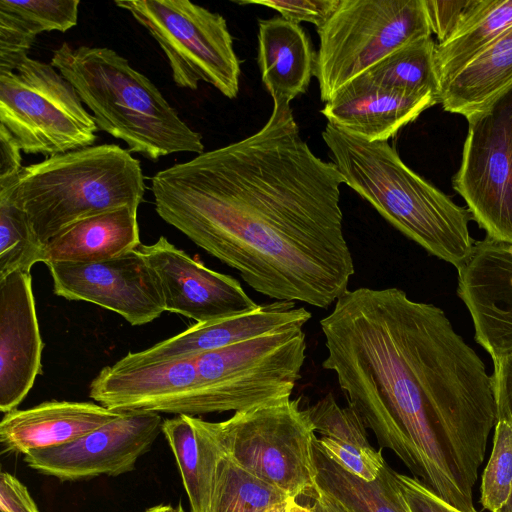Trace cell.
Instances as JSON below:
<instances>
[{
	"label": "cell",
	"mask_w": 512,
	"mask_h": 512,
	"mask_svg": "<svg viewBox=\"0 0 512 512\" xmlns=\"http://www.w3.org/2000/svg\"><path fill=\"white\" fill-rule=\"evenodd\" d=\"M157 214L273 300L327 308L355 272L332 161L301 137L290 104L273 101L256 133L158 171Z\"/></svg>",
	"instance_id": "1"
},
{
	"label": "cell",
	"mask_w": 512,
	"mask_h": 512,
	"mask_svg": "<svg viewBox=\"0 0 512 512\" xmlns=\"http://www.w3.org/2000/svg\"><path fill=\"white\" fill-rule=\"evenodd\" d=\"M347 403L447 503L477 512L473 487L496 422L491 376L444 311L396 288L347 290L320 320Z\"/></svg>",
	"instance_id": "2"
},
{
	"label": "cell",
	"mask_w": 512,
	"mask_h": 512,
	"mask_svg": "<svg viewBox=\"0 0 512 512\" xmlns=\"http://www.w3.org/2000/svg\"><path fill=\"white\" fill-rule=\"evenodd\" d=\"M322 138L345 184L394 228L456 268L468 259L475 242L469 209L412 171L388 141H367L330 123Z\"/></svg>",
	"instance_id": "3"
},
{
	"label": "cell",
	"mask_w": 512,
	"mask_h": 512,
	"mask_svg": "<svg viewBox=\"0 0 512 512\" xmlns=\"http://www.w3.org/2000/svg\"><path fill=\"white\" fill-rule=\"evenodd\" d=\"M50 63L75 88L98 129L125 142L130 152L152 161L175 153L204 152L201 134L115 50L63 42Z\"/></svg>",
	"instance_id": "4"
},
{
	"label": "cell",
	"mask_w": 512,
	"mask_h": 512,
	"mask_svg": "<svg viewBox=\"0 0 512 512\" xmlns=\"http://www.w3.org/2000/svg\"><path fill=\"white\" fill-rule=\"evenodd\" d=\"M0 187L25 212L42 245L84 218L125 206L138 210L146 190L140 162L115 144L46 157Z\"/></svg>",
	"instance_id": "5"
},
{
	"label": "cell",
	"mask_w": 512,
	"mask_h": 512,
	"mask_svg": "<svg viewBox=\"0 0 512 512\" xmlns=\"http://www.w3.org/2000/svg\"><path fill=\"white\" fill-rule=\"evenodd\" d=\"M316 31L314 76L323 102L391 53L431 36L424 0H341Z\"/></svg>",
	"instance_id": "6"
},
{
	"label": "cell",
	"mask_w": 512,
	"mask_h": 512,
	"mask_svg": "<svg viewBox=\"0 0 512 512\" xmlns=\"http://www.w3.org/2000/svg\"><path fill=\"white\" fill-rule=\"evenodd\" d=\"M301 399H285L235 412L212 422L224 453L290 498L317 490L313 442L316 432Z\"/></svg>",
	"instance_id": "7"
},
{
	"label": "cell",
	"mask_w": 512,
	"mask_h": 512,
	"mask_svg": "<svg viewBox=\"0 0 512 512\" xmlns=\"http://www.w3.org/2000/svg\"><path fill=\"white\" fill-rule=\"evenodd\" d=\"M0 124L24 153L45 157L92 146L99 130L72 84L51 63L29 57L0 73Z\"/></svg>",
	"instance_id": "8"
},
{
	"label": "cell",
	"mask_w": 512,
	"mask_h": 512,
	"mask_svg": "<svg viewBox=\"0 0 512 512\" xmlns=\"http://www.w3.org/2000/svg\"><path fill=\"white\" fill-rule=\"evenodd\" d=\"M131 13L167 57L174 83L196 90L200 81L225 97L239 92L240 60L225 18L188 0L115 1Z\"/></svg>",
	"instance_id": "9"
},
{
	"label": "cell",
	"mask_w": 512,
	"mask_h": 512,
	"mask_svg": "<svg viewBox=\"0 0 512 512\" xmlns=\"http://www.w3.org/2000/svg\"><path fill=\"white\" fill-rule=\"evenodd\" d=\"M467 121L453 188L486 236L512 244V87Z\"/></svg>",
	"instance_id": "10"
},
{
	"label": "cell",
	"mask_w": 512,
	"mask_h": 512,
	"mask_svg": "<svg viewBox=\"0 0 512 512\" xmlns=\"http://www.w3.org/2000/svg\"><path fill=\"white\" fill-rule=\"evenodd\" d=\"M46 265L57 296L96 304L132 326L150 323L166 311L157 276L138 249L102 261Z\"/></svg>",
	"instance_id": "11"
},
{
	"label": "cell",
	"mask_w": 512,
	"mask_h": 512,
	"mask_svg": "<svg viewBox=\"0 0 512 512\" xmlns=\"http://www.w3.org/2000/svg\"><path fill=\"white\" fill-rule=\"evenodd\" d=\"M159 413L122 412L116 419L67 444L32 450L24 462L60 481H81L101 475L118 476L135 469L162 432Z\"/></svg>",
	"instance_id": "12"
},
{
	"label": "cell",
	"mask_w": 512,
	"mask_h": 512,
	"mask_svg": "<svg viewBox=\"0 0 512 512\" xmlns=\"http://www.w3.org/2000/svg\"><path fill=\"white\" fill-rule=\"evenodd\" d=\"M89 396L117 412L194 417L213 413L199 382L195 357L125 368L105 366L91 381Z\"/></svg>",
	"instance_id": "13"
},
{
	"label": "cell",
	"mask_w": 512,
	"mask_h": 512,
	"mask_svg": "<svg viewBox=\"0 0 512 512\" xmlns=\"http://www.w3.org/2000/svg\"><path fill=\"white\" fill-rule=\"evenodd\" d=\"M138 250L157 276L166 311L206 323L258 306L237 279L206 267L164 236Z\"/></svg>",
	"instance_id": "14"
},
{
	"label": "cell",
	"mask_w": 512,
	"mask_h": 512,
	"mask_svg": "<svg viewBox=\"0 0 512 512\" xmlns=\"http://www.w3.org/2000/svg\"><path fill=\"white\" fill-rule=\"evenodd\" d=\"M457 295L492 360L512 353V244L486 236L457 268Z\"/></svg>",
	"instance_id": "15"
},
{
	"label": "cell",
	"mask_w": 512,
	"mask_h": 512,
	"mask_svg": "<svg viewBox=\"0 0 512 512\" xmlns=\"http://www.w3.org/2000/svg\"><path fill=\"white\" fill-rule=\"evenodd\" d=\"M43 341L31 272L0 279V410L17 409L42 371Z\"/></svg>",
	"instance_id": "16"
},
{
	"label": "cell",
	"mask_w": 512,
	"mask_h": 512,
	"mask_svg": "<svg viewBox=\"0 0 512 512\" xmlns=\"http://www.w3.org/2000/svg\"><path fill=\"white\" fill-rule=\"evenodd\" d=\"M311 316L295 302L274 300L235 316L197 323L145 350L129 352L114 365L125 368L196 357L269 333L303 328Z\"/></svg>",
	"instance_id": "17"
},
{
	"label": "cell",
	"mask_w": 512,
	"mask_h": 512,
	"mask_svg": "<svg viewBox=\"0 0 512 512\" xmlns=\"http://www.w3.org/2000/svg\"><path fill=\"white\" fill-rule=\"evenodd\" d=\"M439 104L433 95L384 89L358 78L341 88L321 113L328 123L367 141H388L424 110Z\"/></svg>",
	"instance_id": "18"
},
{
	"label": "cell",
	"mask_w": 512,
	"mask_h": 512,
	"mask_svg": "<svg viewBox=\"0 0 512 512\" xmlns=\"http://www.w3.org/2000/svg\"><path fill=\"white\" fill-rule=\"evenodd\" d=\"M122 412L100 404L46 401L5 413L0 422L2 454H23L72 442L116 419Z\"/></svg>",
	"instance_id": "19"
},
{
	"label": "cell",
	"mask_w": 512,
	"mask_h": 512,
	"mask_svg": "<svg viewBox=\"0 0 512 512\" xmlns=\"http://www.w3.org/2000/svg\"><path fill=\"white\" fill-rule=\"evenodd\" d=\"M257 62L273 101L304 94L315 72L316 53L304 29L282 17L259 20Z\"/></svg>",
	"instance_id": "20"
},
{
	"label": "cell",
	"mask_w": 512,
	"mask_h": 512,
	"mask_svg": "<svg viewBox=\"0 0 512 512\" xmlns=\"http://www.w3.org/2000/svg\"><path fill=\"white\" fill-rule=\"evenodd\" d=\"M137 211L125 206L73 223L43 245L41 262H95L138 249Z\"/></svg>",
	"instance_id": "21"
},
{
	"label": "cell",
	"mask_w": 512,
	"mask_h": 512,
	"mask_svg": "<svg viewBox=\"0 0 512 512\" xmlns=\"http://www.w3.org/2000/svg\"><path fill=\"white\" fill-rule=\"evenodd\" d=\"M306 410L319 434L317 442L330 458L365 481L377 478L386 461L381 449L370 444L367 428L352 407H341L327 394Z\"/></svg>",
	"instance_id": "22"
},
{
	"label": "cell",
	"mask_w": 512,
	"mask_h": 512,
	"mask_svg": "<svg viewBox=\"0 0 512 512\" xmlns=\"http://www.w3.org/2000/svg\"><path fill=\"white\" fill-rule=\"evenodd\" d=\"M162 433L177 462L191 512H207L216 466L224 455L212 422L177 415L163 421Z\"/></svg>",
	"instance_id": "23"
},
{
	"label": "cell",
	"mask_w": 512,
	"mask_h": 512,
	"mask_svg": "<svg viewBox=\"0 0 512 512\" xmlns=\"http://www.w3.org/2000/svg\"><path fill=\"white\" fill-rule=\"evenodd\" d=\"M512 87V26L465 66L442 90L439 104L466 119Z\"/></svg>",
	"instance_id": "24"
},
{
	"label": "cell",
	"mask_w": 512,
	"mask_h": 512,
	"mask_svg": "<svg viewBox=\"0 0 512 512\" xmlns=\"http://www.w3.org/2000/svg\"><path fill=\"white\" fill-rule=\"evenodd\" d=\"M511 26L512 0H472L453 33L436 44L440 95L455 75Z\"/></svg>",
	"instance_id": "25"
},
{
	"label": "cell",
	"mask_w": 512,
	"mask_h": 512,
	"mask_svg": "<svg viewBox=\"0 0 512 512\" xmlns=\"http://www.w3.org/2000/svg\"><path fill=\"white\" fill-rule=\"evenodd\" d=\"M317 487L348 512H411L397 483L396 471L385 462L379 475L365 481L330 458L313 442Z\"/></svg>",
	"instance_id": "26"
},
{
	"label": "cell",
	"mask_w": 512,
	"mask_h": 512,
	"mask_svg": "<svg viewBox=\"0 0 512 512\" xmlns=\"http://www.w3.org/2000/svg\"><path fill=\"white\" fill-rule=\"evenodd\" d=\"M435 48L431 36L419 39L391 53L356 78L384 89L433 95L439 101Z\"/></svg>",
	"instance_id": "27"
},
{
	"label": "cell",
	"mask_w": 512,
	"mask_h": 512,
	"mask_svg": "<svg viewBox=\"0 0 512 512\" xmlns=\"http://www.w3.org/2000/svg\"><path fill=\"white\" fill-rule=\"evenodd\" d=\"M289 499L224 453L216 466L207 512H264Z\"/></svg>",
	"instance_id": "28"
},
{
	"label": "cell",
	"mask_w": 512,
	"mask_h": 512,
	"mask_svg": "<svg viewBox=\"0 0 512 512\" xmlns=\"http://www.w3.org/2000/svg\"><path fill=\"white\" fill-rule=\"evenodd\" d=\"M43 245L25 212L0 187V279L16 271L31 272L42 261Z\"/></svg>",
	"instance_id": "29"
},
{
	"label": "cell",
	"mask_w": 512,
	"mask_h": 512,
	"mask_svg": "<svg viewBox=\"0 0 512 512\" xmlns=\"http://www.w3.org/2000/svg\"><path fill=\"white\" fill-rule=\"evenodd\" d=\"M512 485V419L497 414L493 446L481 482V504L496 512L508 497Z\"/></svg>",
	"instance_id": "30"
},
{
	"label": "cell",
	"mask_w": 512,
	"mask_h": 512,
	"mask_svg": "<svg viewBox=\"0 0 512 512\" xmlns=\"http://www.w3.org/2000/svg\"><path fill=\"white\" fill-rule=\"evenodd\" d=\"M79 0H0V11L22 20L37 35L67 32L78 21Z\"/></svg>",
	"instance_id": "31"
},
{
	"label": "cell",
	"mask_w": 512,
	"mask_h": 512,
	"mask_svg": "<svg viewBox=\"0 0 512 512\" xmlns=\"http://www.w3.org/2000/svg\"><path fill=\"white\" fill-rule=\"evenodd\" d=\"M36 36L22 20L0 11V73L13 72L20 66Z\"/></svg>",
	"instance_id": "32"
},
{
	"label": "cell",
	"mask_w": 512,
	"mask_h": 512,
	"mask_svg": "<svg viewBox=\"0 0 512 512\" xmlns=\"http://www.w3.org/2000/svg\"><path fill=\"white\" fill-rule=\"evenodd\" d=\"M237 4H258L274 9L285 20L299 24L309 22L316 30L323 27L339 7L341 0H242Z\"/></svg>",
	"instance_id": "33"
},
{
	"label": "cell",
	"mask_w": 512,
	"mask_h": 512,
	"mask_svg": "<svg viewBox=\"0 0 512 512\" xmlns=\"http://www.w3.org/2000/svg\"><path fill=\"white\" fill-rule=\"evenodd\" d=\"M396 479L411 512H463L447 503L414 476L396 472Z\"/></svg>",
	"instance_id": "34"
},
{
	"label": "cell",
	"mask_w": 512,
	"mask_h": 512,
	"mask_svg": "<svg viewBox=\"0 0 512 512\" xmlns=\"http://www.w3.org/2000/svg\"><path fill=\"white\" fill-rule=\"evenodd\" d=\"M471 3L472 0H424L429 27L437 37V44L444 42L453 33Z\"/></svg>",
	"instance_id": "35"
},
{
	"label": "cell",
	"mask_w": 512,
	"mask_h": 512,
	"mask_svg": "<svg viewBox=\"0 0 512 512\" xmlns=\"http://www.w3.org/2000/svg\"><path fill=\"white\" fill-rule=\"evenodd\" d=\"M0 512H39L27 487L4 471L0 474Z\"/></svg>",
	"instance_id": "36"
},
{
	"label": "cell",
	"mask_w": 512,
	"mask_h": 512,
	"mask_svg": "<svg viewBox=\"0 0 512 512\" xmlns=\"http://www.w3.org/2000/svg\"><path fill=\"white\" fill-rule=\"evenodd\" d=\"M491 375L496 400V415L502 414L512 419V353L493 359Z\"/></svg>",
	"instance_id": "37"
},
{
	"label": "cell",
	"mask_w": 512,
	"mask_h": 512,
	"mask_svg": "<svg viewBox=\"0 0 512 512\" xmlns=\"http://www.w3.org/2000/svg\"><path fill=\"white\" fill-rule=\"evenodd\" d=\"M21 151L16 139L0 124V181L14 178L22 170Z\"/></svg>",
	"instance_id": "38"
},
{
	"label": "cell",
	"mask_w": 512,
	"mask_h": 512,
	"mask_svg": "<svg viewBox=\"0 0 512 512\" xmlns=\"http://www.w3.org/2000/svg\"><path fill=\"white\" fill-rule=\"evenodd\" d=\"M311 500L312 504L309 506L311 512H348L318 487Z\"/></svg>",
	"instance_id": "39"
},
{
	"label": "cell",
	"mask_w": 512,
	"mask_h": 512,
	"mask_svg": "<svg viewBox=\"0 0 512 512\" xmlns=\"http://www.w3.org/2000/svg\"><path fill=\"white\" fill-rule=\"evenodd\" d=\"M294 501L295 499H289L285 502L272 506L264 512H290Z\"/></svg>",
	"instance_id": "40"
},
{
	"label": "cell",
	"mask_w": 512,
	"mask_h": 512,
	"mask_svg": "<svg viewBox=\"0 0 512 512\" xmlns=\"http://www.w3.org/2000/svg\"><path fill=\"white\" fill-rule=\"evenodd\" d=\"M145 512H178V508L170 504H158L148 508Z\"/></svg>",
	"instance_id": "41"
},
{
	"label": "cell",
	"mask_w": 512,
	"mask_h": 512,
	"mask_svg": "<svg viewBox=\"0 0 512 512\" xmlns=\"http://www.w3.org/2000/svg\"><path fill=\"white\" fill-rule=\"evenodd\" d=\"M496 512H512V485L510 487L507 499Z\"/></svg>",
	"instance_id": "42"
},
{
	"label": "cell",
	"mask_w": 512,
	"mask_h": 512,
	"mask_svg": "<svg viewBox=\"0 0 512 512\" xmlns=\"http://www.w3.org/2000/svg\"><path fill=\"white\" fill-rule=\"evenodd\" d=\"M290 512H311L309 506L301 505L295 500Z\"/></svg>",
	"instance_id": "43"
},
{
	"label": "cell",
	"mask_w": 512,
	"mask_h": 512,
	"mask_svg": "<svg viewBox=\"0 0 512 512\" xmlns=\"http://www.w3.org/2000/svg\"><path fill=\"white\" fill-rule=\"evenodd\" d=\"M177 508H178V512H185L181 504H179L177 506Z\"/></svg>",
	"instance_id": "44"
}]
</instances>
